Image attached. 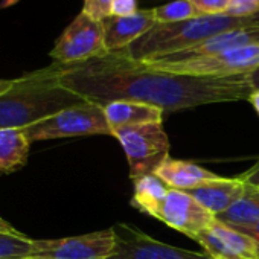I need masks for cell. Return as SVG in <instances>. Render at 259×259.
I'll list each match as a JSON object with an SVG mask.
<instances>
[{
  "instance_id": "6da1fadb",
  "label": "cell",
  "mask_w": 259,
  "mask_h": 259,
  "mask_svg": "<svg viewBox=\"0 0 259 259\" xmlns=\"http://www.w3.org/2000/svg\"><path fill=\"white\" fill-rule=\"evenodd\" d=\"M60 66L64 87L102 107L113 101H138L163 111H177L206 104L248 101L253 93L247 75L226 78L177 75L122 52H108L85 63Z\"/></svg>"
},
{
  "instance_id": "7a4b0ae2",
  "label": "cell",
  "mask_w": 259,
  "mask_h": 259,
  "mask_svg": "<svg viewBox=\"0 0 259 259\" xmlns=\"http://www.w3.org/2000/svg\"><path fill=\"white\" fill-rule=\"evenodd\" d=\"M82 101L61 84V66L54 63L16 78L14 87L0 95V130H23Z\"/></svg>"
},
{
  "instance_id": "3957f363",
  "label": "cell",
  "mask_w": 259,
  "mask_h": 259,
  "mask_svg": "<svg viewBox=\"0 0 259 259\" xmlns=\"http://www.w3.org/2000/svg\"><path fill=\"white\" fill-rule=\"evenodd\" d=\"M250 26H259V13L248 17L227 14L201 16L182 23L156 25L142 38L117 52L138 61H151L189 49L218 34Z\"/></svg>"
},
{
  "instance_id": "277c9868",
  "label": "cell",
  "mask_w": 259,
  "mask_h": 259,
  "mask_svg": "<svg viewBox=\"0 0 259 259\" xmlns=\"http://www.w3.org/2000/svg\"><path fill=\"white\" fill-rule=\"evenodd\" d=\"M23 132L31 142L93 135L111 136L104 107L90 101L67 107L23 128Z\"/></svg>"
},
{
  "instance_id": "5b68a950",
  "label": "cell",
  "mask_w": 259,
  "mask_h": 259,
  "mask_svg": "<svg viewBox=\"0 0 259 259\" xmlns=\"http://www.w3.org/2000/svg\"><path fill=\"white\" fill-rule=\"evenodd\" d=\"M113 138L120 142L126 154L133 182L156 174L163 162L169 159V141L162 123L119 128L113 132Z\"/></svg>"
},
{
  "instance_id": "8992f818",
  "label": "cell",
  "mask_w": 259,
  "mask_h": 259,
  "mask_svg": "<svg viewBox=\"0 0 259 259\" xmlns=\"http://www.w3.org/2000/svg\"><path fill=\"white\" fill-rule=\"evenodd\" d=\"M144 63L165 72H171L177 75H189V76L226 78V76L247 75L259 67V43L230 49L210 57L182 60V61L153 60Z\"/></svg>"
},
{
  "instance_id": "52a82bcc",
  "label": "cell",
  "mask_w": 259,
  "mask_h": 259,
  "mask_svg": "<svg viewBox=\"0 0 259 259\" xmlns=\"http://www.w3.org/2000/svg\"><path fill=\"white\" fill-rule=\"evenodd\" d=\"M104 23L79 13L57 38L49 57L54 63L72 66L107 55Z\"/></svg>"
},
{
  "instance_id": "ba28073f",
  "label": "cell",
  "mask_w": 259,
  "mask_h": 259,
  "mask_svg": "<svg viewBox=\"0 0 259 259\" xmlns=\"http://www.w3.org/2000/svg\"><path fill=\"white\" fill-rule=\"evenodd\" d=\"M114 242L113 227L60 239H34L28 259H107Z\"/></svg>"
},
{
  "instance_id": "9c48e42d",
  "label": "cell",
  "mask_w": 259,
  "mask_h": 259,
  "mask_svg": "<svg viewBox=\"0 0 259 259\" xmlns=\"http://www.w3.org/2000/svg\"><path fill=\"white\" fill-rule=\"evenodd\" d=\"M113 229L116 242L107 259H212L207 253L160 242L130 223H117Z\"/></svg>"
},
{
  "instance_id": "30bf717a",
  "label": "cell",
  "mask_w": 259,
  "mask_h": 259,
  "mask_svg": "<svg viewBox=\"0 0 259 259\" xmlns=\"http://www.w3.org/2000/svg\"><path fill=\"white\" fill-rule=\"evenodd\" d=\"M160 221L195 239L200 232L213 224L215 215L204 209L188 192L169 188Z\"/></svg>"
},
{
  "instance_id": "8fae6325",
  "label": "cell",
  "mask_w": 259,
  "mask_h": 259,
  "mask_svg": "<svg viewBox=\"0 0 259 259\" xmlns=\"http://www.w3.org/2000/svg\"><path fill=\"white\" fill-rule=\"evenodd\" d=\"M105 46L108 52H117L133 45L150 32L157 23L151 10H139L125 17H108L104 22Z\"/></svg>"
},
{
  "instance_id": "7c38bea8",
  "label": "cell",
  "mask_w": 259,
  "mask_h": 259,
  "mask_svg": "<svg viewBox=\"0 0 259 259\" xmlns=\"http://www.w3.org/2000/svg\"><path fill=\"white\" fill-rule=\"evenodd\" d=\"M194 197L204 209H207L215 218L230 209L245 192V183L238 179L221 177L215 182L206 183L203 186L185 191Z\"/></svg>"
},
{
  "instance_id": "4fadbf2b",
  "label": "cell",
  "mask_w": 259,
  "mask_h": 259,
  "mask_svg": "<svg viewBox=\"0 0 259 259\" xmlns=\"http://www.w3.org/2000/svg\"><path fill=\"white\" fill-rule=\"evenodd\" d=\"M111 136L114 130L145 123H162L163 110L138 101H113L104 107Z\"/></svg>"
},
{
  "instance_id": "5bb4252c",
  "label": "cell",
  "mask_w": 259,
  "mask_h": 259,
  "mask_svg": "<svg viewBox=\"0 0 259 259\" xmlns=\"http://www.w3.org/2000/svg\"><path fill=\"white\" fill-rule=\"evenodd\" d=\"M156 176L171 189L177 191H189L221 179V176L207 171L195 163L171 157L163 162V165L156 171Z\"/></svg>"
},
{
  "instance_id": "9a60e30c",
  "label": "cell",
  "mask_w": 259,
  "mask_h": 259,
  "mask_svg": "<svg viewBox=\"0 0 259 259\" xmlns=\"http://www.w3.org/2000/svg\"><path fill=\"white\" fill-rule=\"evenodd\" d=\"M133 183H135V191H133L132 204L141 212L156 220H162V212H163L169 186L165 182H162L156 174L141 177Z\"/></svg>"
},
{
  "instance_id": "2e32d148",
  "label": "cell",
  "mask_w": 259,
  "mask_h": 259,
  "mask_svg": "<svg viewBox=\"0 0 259 259\" xmlns=\"http://www.w3.org/2000/svg\"><path fill=\"white\" fill-rule=\"evenodd\" d=\"M31 141L22 128L0 130V174L16 172L28 162Z\"/></svg>"
},
{
  "instance_id": "e0dca14e",
  "label": "cell",
  "mask_w": 259,
  "mask_h": 259,
  "mask_svg": "<svg viewBox=\"0 0 259 259\" xmlns=\"http://www.w3.org/2000/svg\"><path fill=\"white\" fill-rule=\"evenodd\" d=\"M217 220L232 227L259 223V189L245 185L244 195L230 209L218 215Z\"/></svg>"
},
{
  "instance_id": "ac0fdd59",
  "label": "cell",
  "mask_w": 259,
  "mask_h": 259,
  "mask_svg": "<svg viewBox=\"0 0 259 259\" xmlns=\"http://www.w3.org/2000/svg\"><path fill=\"white\" fill-rule=\"evenodd\" d=\"M153 13H154V19L157 25L182 23L186 20L201 17L189 0H174V2L153 8Z\"/></svg>"
},
{
  "instance_id": "d6986e66",
  "label": "cell",
  "mask_w": 259,
  "mask_h": 259,
  "mask_svg": "<svg viewBox=\"0 0 259 259\" xmlns=\"http://www.w3.org/2000/svg\"><path fill=\"white\" fill-rule=\"evenodd\" d=\"M32 245L34 239L19 230H0V259H28Z\"/></svg>"
},
{
  "instance_id": "ffe728a7",
  "label": "cell",
  "mask_w": 259,
  "mask_h": 259,
  "mask_svg": "<svg viewBox=\"0 0 259 259\" xmlns=\"http://www.w3.org/2000/svg\"><path fill=\"white\" fill-rule=\"evenodd\" d=\"M195 241L204 248V253H207L212 259H239L232 251V248L215 233L212 226L200 232Z\"/></svg>"
},
{
  "instance_id": "44dd1931",
  "label": "cell",
  "mask_w": 259,
  "mask_h": 259,
  "mask_svg": "<svg viewBox=\"0 0 259 259\" xmlns=\"http://www.w3.org/2000/svg\"><path fill=\"white\" fill-rule=\"evenodd\" d=\"M81 13L96 22H104L111 17V0H84Z\"/></svg>"
},
{
  "instance_id": "7402d4cb",
  "label": "cell",
  "mask_w": 259,
  "mask_h": 259,
  "mask_svg": "<svg viewBox=\"0 0 259 259\" xmlns=\"http://www.w3.org/2000/svg\"><path fill=\"white\" fill-rule=\"evenodd\" d=\"M200 13V16H217L226 14L230 5V0H189Z\"/></svg>"
},
{
  "instance_id": "603a6c76",
  "label": "cell",
  "mask_w": 259,
  "mask_h": 259,
  "mask_svg": "<svg viewBox=\"0 0 259 259\" xmlns=\"http://www.w3.org/2000/svg\"><path fill=\"white\" fill-rule=\"evenodd\" d=\"M259 13V0H230L227 16L248 17Z\"/></svg>"
},
{
  "instance_id": "cb8c5ba5",
  "label": "cell",
  "mask_w": 259,
  "mask_h": 259,
  "mask_svg": "<svg viewBox=\"0 0 259 259\" xmlns=\"http://www.w3.org/2000/svg\"><path fill=\"white\" fill-rule=\"evenodd\" d=\"M138 0H111V16L125 17L138 13Z\"/></svg>"
},
{
  "instance_id": "d4e9b609",
  "label": "cell",
  "mask_w": 259,
  "mask_h": 259,
  "mask_svg": "<svg viewBox=\"0 0 259 259\" xmlns=\"http://www.w3.org/2000/svg\"><path fill=\"white\" fill-rule=\"evenodd\" d=\"M239 179H241L247 186H251V188L259 189V162H257L253 168H250L248 171H245L244 174H241Z\"/></svg>"
},
{
  "instance_id": "484cf974",
  "label": "cell",
  "mask_w": 259,
  "mask_h": 259,
  "mask_svg": "<svg viewBox=\"0 0 259 259\" xmlns=\"http://www.w3.org/2000/svg\"><path fill=\"white\" fill-rule=\"evenodd\" d=\"M235 229L239 230L241 233L250 236L256 242V247H257V259H259V223L251 224V226H241V227H235Z\"/></svg>"
},
{
  "instance_id": "4316f807",
  "label": "cell",
  "mask_w": 259,
  "mask_h": 259,
  "mask_svg": "<svg viewBox=\"0 0 259 259\" xmlns=\"http://www.w3.org/2000/svg\"><path fill=\"white\" fill-rule=\"evenodd\" d=\"M247 81L251 87V90H259V67L251 70L250 73H247Z\"/></svg>"
},
{
  "instance_id": "83f0119b",
  "label": "cell",
  "mask_w": 259,
  "mask_h": 259,
  "mask_svg": "<svg viewBox=\"0 0 259 259\" xmlns=\"http://www.w3.org/2000/svg\"><path fill=\"white\" fill-rule=\"evenodd\" d=\"M16 84V79H2L0 78V95H4L7 92H10Z\"/></svg>"
},
{
  "instance_id": "f1b7e54d",
  "label": "cell",
  "mask_w": 259,
  "mask_h": 259,
  "mask_svg": "<svg viewBox=\"0 0 259 259\" xmlns=\"http://www.w3.org/2000/svg\"><path fill=\"white\" fill-rule=\"evenodd\" d=\"M248 101H250V104L253 105V108L256 110V113L259 114V90H254V92L250 95Z\"/></svg>"
},
{
  "instance_id": "f546056e",
  "label": "cell",
  "mask_w": 259,
  "mask_h": 259,
  "mask_svg": "<svg viewBox=\"0 0 259 259\" xmlns=\"http://www.w3.org/2000/svg\"><path fill=\"white\" fill-rule=\"evenodd\" d=\"M0 230H4V232H13V230H16L7 220H4L2 217H0Z\"/></svg>"
}]
</instances>
